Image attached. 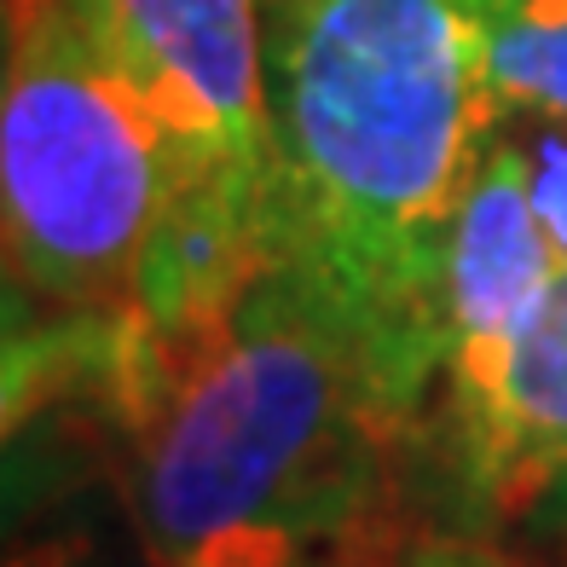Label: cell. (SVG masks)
I'll return each instance as SVG.
<instances>
[{
	"label": "cell",
	"instance_id": "obj_1",
	"mask_svg": "<svg viewBox=\"0 0 567 567\" xmlns=\"http://www.w3.org/2000/svg\"><path fill=\"white\" fill-rule=\"evenodd\" d=\"M284 261L313 278L400 434L446 371V255L504 111L470 0H267Z\"/></svg>",
	"mask_w": 567,
	"mask_h": 567
},
{
	"label": "cell",
	"instance_id": "obj_2",
	"mask_svg": "<svg viewBox=\"0 0 567 567\" xmlns=\"http://www.w3.org/2000/svg\"><path fill=\"white\" fill-rule=\"evenodd\" d=\"M394 441L337 307L278 261L151 411L145 550L157 567H342Z\"/></svg>",
	"mask_w": 567,
	"mask_h": 567
},
{
	"label": "cell",
	"instance_id": "obj_3",
	"mask_svg": "<svg viewBox=\"0 0 567 567\" xmlns=\"http://www.w3.org/2000/svg\"><path fill=\"white\" fill-rule=\"evenodd\" d=\"M174 186L168 127L99 59L64 0H7L0 215L12 290L75 319L127 307Z\"/></svg>",
	"mask_w": 567,
	"mask_h": 567
},
{
	"label": "cell",
	"instance_id": "obj_4",
	"mask_svg": "<svg viewBox=\"0 0 567 567\" xmlns=\"http://www.w3.org/2000/svg\"><path fill=\"white\" fill-rule=\"evenodd\" d=\"M441 446L452 533L504 550L567 533V267L522 324L446 359Z\"/></svg>",
	"mask_w": 567,
	"mask_h": 567
},
{
	"label": "cell",
	"instance_id": "obj_5",
	"mask_svg": "<svg viewBox=\"0 0 567 567\" xmlns=\"http://www.w3.org/2000/svg\"><path fill=\"white\" fill-rule=\"evenodd\" d=\"M179 151V174L278 186L267 0H64Z\"/></svg>",
	"mask_w": 567,
	"mask_h": 567
},
{
	"label": "cell",
	"instance_id": "obj_6",
	"mask_svg": "<svg viewBox=\"0 0 567 567\" xmlns=\"http://www.w3.org/2000/svg\"><path fill=\"white\" fill-rule=\"evenodd\" d=\"M561 267H567V249L545 215L527 145L498 127L470 197H463L452 255H446V301H441L446 359L486 348L509 324H522Z\"/></svg>",
	"mask_w": 567,
	"mask_h": 567
},
{
	"label": "cell",
	"instance_id": "obj_7",
	"mask_svg": "<svg viewBox=\"0 0 567 567\" xmlns=\"http://www.w3.org/2000/svg\"><path fill=\"white\" fill-rule=\"evenodd\" d=\"M470 30L493 105L567 127V0H470Z\"/></svg>",
	"mask_w": 567,
	"mask_h": 567
},
{
	"label": "cell",
	"instance_id": "obj_8",
	"mask_svg": "<svg viewBox=\"0 0 567 567\" xmlns=\"http://www.w3.org/2000/svg\"><path fill=\"white\" fill-rule=\"evenodd\" d=\"M342 567H515L504 545H481L470 533H441V538H394V545H359Z\"/></svg>",
	"mask_w": 567,
	"mask_h": 567
},
{
	"label": "cell",
	"instance_id": "obj_9",
	"mask_svg": "<svg viewBox=\"0 0 567 567\" xmlns=\"http://www.w3.org/2000/svg\"><path fill=\"white\" fill-rule=\"evenodd\" d=\"M12 567H82L70 545H30L23 556H12Z\"/></svg>",
	"mask_w": 567,
	"mask_h": 567
}]
</instances>
